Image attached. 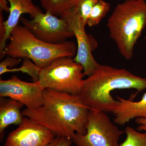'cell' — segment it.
I'll return each mask as SVG.
<instances>
[{"mask_svg": "<svg viewBox=\"0 0 146 146\" xmlns=\"http://www.w3.org/2000/svg\"><path fill=\"white\" fill-rule=\"evenodd\" d=\"M134 89L139 92L146 89V78L141 77L125 69L100 65L92 75L84 80L79 96L91 110L112 112L118 100L111 92L116 89Z\"/></svg>", "mask_w": 146, "mask_h": 146, "instance_id": "2", "label": "cell"}, {"mask_svg": "<svg viewBox=\"0 0 146 146\" xmlns=\"http://www.w3.org/2000/svg\"><path fill=\"white\" fill-rule=\"evenodd\" d=\"M111 7L110 3L104 0H98L91 10L86 25L89 27L96 26L107 15Z\"/></svg>", "mask_w": 146, "mask_h": 146, "instance_id": "15", "label": "cell"}, {"mask_svg": "<svg viewBox=\"0 0 146 146\" xmlns=\"http://www.w3.org/2000/svg\"><path fill=\"white\" fill-rule=\"evenodd\" d=\"M90 109L79 95L44 89L42 105L36 109L22 112L56 136L72 139L76 133L84 135Z\"/></svg>", "mask_w": 146, "mask_h": 146, "instance_id": "1", "label": "cell"}, {"mask_svg": "<svg viewBox=\"0 0 146 146\" xmlns=\"http://www.w3.org/2000/svg\"><path fill=\"white\" fill-rule=\"evenodd\" d=\"M20 21L35 37L48 43H63L74 36L65 19L50 12H42L32 20L22 16Z\"/></svg>", "mask_w": 146, "mask_h": 146, "instance_id": "8", "label": "cell"}, {"mask_svg": "<svg viewBox=\"0 0 146 146\" xmlns=\"http://www.w3.org/2000/svg\"><path fill=\"white\" fill-rule=\"evenodd\" d=\"M9 42L4 51V56L30 59L41 69L58 58L72 57L77 46L74 42L66 41L52 44L36 38L24 26L18 25L11 32Z\"/></svg>", "mask_w": 146, "mask_h": 146, "instance_id": "4", "label": "cell"}, {"mask_svg": "<svg viewBox=\"0 0 146 146\" xmlns=\"http://www.w3.org/2000/svg\"><path fill=\"white\" fill-rule=\"evenodd\" d=\"M72 142V139L67 137L56 136L47 146H71Z\"/></svg>", "mask_w": 146, "mask_h": 146, "instance_id": "20", "label": "cell"}, {"mask_svg": "<svg viewBox=\"0 0 146 146\" xmlns=\"http://www.w3.org/2000/svg\"><path fill=\"white\" fill-rule=\"evenodd\" d=\"M60 17L66 20L76 39L77 50L73 59L83 67L84 76H91L100 65L92 54L98 46L97 41L86 33V26L82 23L75 7L65 11Z\"/></svg>", "mask_w": 146, "mask_h": 146, "instance_id": "7", "label": "cell"}, {"mask_svg": "<svg viewBox=\"0 0 146 146\" xmlns=\"http://www.w3.org/2000/svg\"><path fill=\"white\" fill-rule=\"evenodd\" d=\"M126 138L119 146H146V131L141 133L127 126L124 131Z\"/></svg>", "mask_w": 146, "mask_h": 146, "instance_id": "16", "label": "cell"}, {"mask_svg": "<svg viewBox=\"0 0 146 146\" xmlns=\"http://www.w3.org/2000/svg\"><path fill=\"white\" fill-rule=\"evenodd\" d=\"M145 40H146V36L145 37Z\"/></svg>", "mask_w": 146, "mask_h": 146, "instance_id": "23", "label": "cell"}, {"mask_svg": "<svg viewBox=\"0 0 146 146\" xmlns=\"http://www.w3.org/2000/svg\"><path fill=\"white\" fill-rule=\"evenodd\" d=\"M7 1L10 4L9 14L7 20L4 22L5 35L3 40L0 41L1 59L4 57L3 53L7 46V41L9 39L13 29L18 25L22 15L27 13L34 18L43 12L40 8L35 5L32 0Z\"/></svg>", "mask_w": 146, "mask_h": 146, "instance_id": "11", "label": "cell"}, {"mask_svg": "<svg viewBox=\"0 0 146 146\" xmlns=\"http://www.w3.org/2000/svg\"><path fill=\"white\" fill-rule=\"evenodd\" d=\"M46 11L56 16L75 7L80 0H39Z\"/></svg>", "mask_w": 146, "mask_h": 146, "instance_id": "14", "label": "cell"}, {"mask_svg": "<svg viewBox=\"0 0 146 146\" xmlns=\"http://www.w3.org/2000/svg\"><path fill=\"white\" fill-rule=\"evenodd\" d=\"M23 105L20 102L1 97L0 101V137L2 141L5 130L11 125H20L24 117L21 112Z\"/></svg>", "mask_w": 146, "mask_h": 146, "instance_id": "13", "label": "cell"}, {"mask_svg": "<svg viewBox=\"0 0 146 146\" xmlns=\"http://www.w3.org/2000/svg\"><path fill=\"white\" fill-rule=\"evenodd\" d=\"M44 89L38 81L27 82L15 76L0 80V96L17 101L29 109H36L42 105Z\"/></svg>", "mask_w": 146, "mask_h": 146, "instance_id": "9", "label": "cell"}, {"mask_svg": "<svg viewBox=\"0 0 146 146\" xmlns=\"http://www.w3.org/2000/svg\"><path fill=\"white\" fill-rule=\"evenodd\" d=\"M42 69L39 68L32 60L29 58H25L23 65L18 68H8L4 72L6 73L21 72L26 73L31 77L33 82H37L39 80V74Z\"/></svg>", "mask_w": 146, "mask_h": 146, "instance_id": "17", "label": "cell"}, {"mask_svg": "<svg viewBox=\"0 0 146 146\" xmlns=\"http://www.w3.org/2000/svg\"><path fill=\"white\" fill-rule=\"evenodd\" d=\"M98 1V0H80L76 6L81 22L84 25L86 26L91 10Z\"/></svg>", "mask_w": 146, "mask_h": 146, "instance_id": "18", "label": "cell"}, {"mask_svg": "<svg viewBox=\"0 0 146 146\" xmlns=\"http://www.w3.org/2000/svg\"><path fill=\"white\" fill-rule=\"evenodd\" d=\"M83 68L72 57L58 58L42 69L39 82L44 89L78 95L83 86Z\"/></svg>", "mask_w": 146, "mask_h": 146, "instance_id": "5", "label": "cell"}, {"mask_svg": "<svg viewBox=\"0 0 146 146\" xmlns=\"http://www.w3.org/2000/svg\"><path fill=\"white\" fill-rule=\"evenodd\" d=\"M5 11L7 12H9V7L8 6L7 0H0V11Z\"/></svg>", "mask_w": 146, "mask_h": 146, "instance_id": "22", "label": "cell"}, {"mask_svg": "<svg viewBox=\"0 0 146 146\" xmlns=\"http://www.w3.org/2000/svg\"><path fill=\"white\" fill-rule=\"evenodd\" d=\"M135 121L138 125L137 130L138 131H146V119L139 117L135 119Z\"/></svg>", "mask_w": 146, "mask_h": 146, "instance_id": "21", "label": "cell"}, {"mask_svg": "<svg viewBox=\"0 0 146 146\" xmlns=\"http://www.w3.org/2000/svg\"><path fill=\"white\" fill-rule=\"evenodd\" d=\"M21 61V58L8 56L0 63V75L3 74L6 69L13 68L18 65Z\"/></svg>", "mask_w": 146, "mask_h": 146, "instance_id": "19", "label": "cell"}, {"mask_svg": "<svg viewBox=\"0 0 146 146\" xmlns=\"http://www.w3.org/2000/svg\"><path fill=\"white\" fill-rule=\"evenodd\" d=\"M56 136L48 129L25 117L22 123L7 136L4 146H47Z\"/></svg>", "mask_w": 146, "mask_h": 146, "instance_id": "10", "label": "cell"}, {"mask_svg": "<svg viewBox=\"0 0 146 146\" xmlns=\"http://www.w3.org/2000/svg\"><path fill=\"white\" fill-rule=\"evenodd\" d=\"M107 27L120 53L130 60L146 27L145 0H125L118 4L108 18Z\"/></svg>", "mask_w": 146, "mask_h": 146, "instance_id": "3", "label": "cell"}, {"mask_svg": "<svg viewBox=\"0 0 146 146\" xmlns=\"http://www.w3.org/2000/svg\"><path fill=\"white\" fill-rule=\"evenodd\" d=\"M117 98L118 102L112 112L116 116L114 120L115 124L123 125L133 119H146V92L138 102L119 96Z\"/></svg>", "mask_w": 146, "mask_h": 146, "instance_id": "12", "label": "cell"}, {"mask_svg": "<svg viewBox=\"0 0 146 146\" xmlns=\"http://www.w3.org/2000/svg\"><path fill=\"white\" fill-rule=\"evenodd\" d=\"M84 135L76 133L72 141L76 146H119L124 133L105 112L90 110Z\"/></svg>", "mask_w": 146, "mask_h": 146, "instance_id": "6", "label": "cell"}]
</instances>
